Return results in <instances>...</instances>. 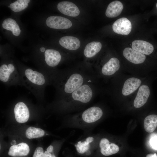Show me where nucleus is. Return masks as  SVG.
Instances as JSON below:
<instances>
[{"mask_svg": "<svg viewBox=\"0 0 157 157\" xmlns=\"http://www.w3.org/2000/svg\"><path fill=\"white\" fill-rule=\"evenodd\" d=\"M46 23L49 27L58 29H68L72 25L71 21L68 19L58 16H51L48 17Z\"/></svg>", "mask_w": 157, "mask_h": 157, "instance_id": "obj_1", "label": "nucleus"}, {"mask_svg": "<svg viewBox=\"0 0 157 157\" xmlns=\"http://www.w3.org/2000/svg\"><path fill=\"white\" fill-rule=\"evenodd\" d=\"M92 96V90L90 87L87 84L82 85L72 94V97L74 100L84 103L89 102Z\"/></svg>", "mask_w": 157, "mask_h": 157, "instance_id": "obj_2", "label": "nucleus"}, {"mask_svg": "<svg viewBox=\"0 0 157 157\" xmlns=\"http://www.w3.org/2000/svg\"><path fill=\"white\" fill-rule=\"evenodd\" d=\"M112 28L113 31L116 33L126 35L131 31V24L127 18L122 17L117 19L113 23Z\"/></svg>", "mask_w": 157, "mask_h": 157, "instance_id": "obj_3", "label": "nucleus"}, {"mask_svg": "<svg viewBox=\"0 0 157 157\" xmlns=\"http://www.w3.org/2000/svg\"><path fill=\"white\" fill-rule=\"evenodd\" d=\"M83 82L82 76L78 73L72 74L67 80L64 86V91L67 93H71L82 85Z\"/></svg>", "mask_w": 157, "mask_h": 157, "instance_id": "obj_4", "label": "nucleus"}, {"mask_svg": "<svg viewBox=\"0 0 157 157\" xmlns=\"http://www.w3.org/2000/svg\"><path fill=\"white\" fill-rule=\"evenodd\" d=\"M14 110L15 119L17 122L23 123L28 121L30 116L29 111L24 103H17L15 106Z\"/></svg>", "mask_w": 157, "mask_h": 157, "instance_id": "obj_5", "label": "nucleus"}, {"mask_svg": "<svg viewBox=\"0 0 157 157\" xmlns=\"http://www.w3.org/2000/svg\"><path fill=\"white\" fill-rule=\"evenodd\" d=\"M57 8L62 13L71 17H76L80 13L78 8L76 5L68 1L59 2L57 5Z\"/></svg>", "mask_w": 157, "mask_h": 157, "instance_id": "obj_6", "label": "nucleus"}, {"mask_svg": "<svg viewBox=\"0 0 157 157\" xmlns=\"http://www.w3.org/2000/svg\"><path fill=\"white\" fill-rule=\"evenodd\" d=\"M150 94L149 87L146 85H141L134 100L133 105L135 107L139 108L144 105L147 102Z\"/></svg>", "mask_w": 157, "mask_h": 157, "instance_id": "obj_7", "label": "nucleus"}, {"mask_svg": "<svg viewBox=\"0 0 157 157\" xmlns=\"http://www.w3.org/2000/svg\"><path fill=\"white\" fill-rule=\"evenodd\" d=\"M103 115L101 108L97 106H93L88 108L83 113L82 117L85 122L91 123L99 120Z\"/></svg>", "mask_w": 157, "mask_h": 157, "instance_id": "obj_8", "label": "nucleus"}, {"mask_svg": "<svg viewBox=\"0 0 157 157\" xmlns=\"http://www.w3.org/2000/svg\"><path fill=\"white\" fill-rule=\"evenodd\" d=\"M123 54L128 60L135 64L142 63L146 59L144 54L129 47L126 48L124 49Z\"/></svg>", "mask_w": 157, "mask_h": 157, "instance_id": "obj_9", "label": "nucleus"}, {"mask_svg": "<svg viewBox=\"0 0 157 157\" xmlns=\"http://www.w3.org/2000/svg\"><path fill=\"white\" fill-rule=\"evenodd\" d=\"M101 153L105 156H110L117 153L119 150L118 146L113 143H110L106 138L102 139L99 143Z\"/></svg>", "mask_w": 157, "mask_h": 157, "instance_id": "obj_10", "label": "nucleus"}, {"mask_svg": "<svg viewBox=\"0 0 157 157\" xmlns=\"http://www.w3.org/2000/svg\"><path fill=\"white\" fill-rule=\"evenodd\" d=\"M132 47L134 50L144 54L149 55L153 51V46L150 43L146 41L136 40L132 43Z\"/></svg>", "mask_w": 157, "mask_h": 157, "instance_id": "obj_11", "label": "nucleus"}, {"mask_svg": "<svg viewBox=\"0 0 157 157\" xmlns=\"http://www.w3.org/2000/svg\"><path fill=\"white\" fill-rule=\"evenodd\" d=\"M141 83L140 79L135 77H131L125 82L122 90L123 95H129L133 92L139 87Z\"/></svg>", "mask_w": 157, "mask_h": 157, "instance_id": "obj_12", "label": "nucleus"}, {"mask_svg": "<svg viewBox=\"0 0 157 157\" xmlns=\"http://www.w3.org/2000/svg\"><path fill=\"white\" fill-rule=\"evenodd\" d=\"M30 151L28 144L24 142L12 146L10 148L8 154L12 157H16L27 156Z\"/></svg>", "mask_w": 157, "mask_h": 157, "instance_id": "obj_13", "label": "nucleus"}, {"mask_svg": "<svg viewBox=\"0 0 157 157\" xmlns=\"http://www.w3.org/2000/svg\"><path fill=\"white\" fill-rule=\"evenodd\" d=\"M59 43L64 48L71 50H77L80 46V42L79 40L72 36H66L63 37L60 39Z\"/></svg>", "mask_w": 157, "mask_h": 157, "instance_id": "obj_14", "label": "nucleus"}, {"mask_svg": "<svg viewBox=\"0 0 157 157\" xmlns=\"http://www.w3.org/2000/svg\"><path fill=\"white\" fill-rule=\"evenodd\" d=\"M45 61L49 66L54 67L57 66L61 60V56L58 51L51 49H47L44 53Z\"/></svg>", "mask_w": 157, "mask_h": 157, "instance_id": "obj_15", "label": "nucleus"}, {"mask_svg": "<svg viewBox=\"0 0 157 157\" xmlns=\"http://www.w3.org/2000/svg\"><path fill=\"white\" fill-rule=\"evenodd\" d=\"M119 67V60L115 57L112 58L103 66L101 72L105 76L111 75L117 71Z\"/></svg>", "mask_w": 157, "mask_h": 157, "instance_id": "obj_16", "label": "nucleus"}, {"mask_svg": "<svg viewBox=\"0 0 157 157\" xmlns=\"http://www.w3.org/2000/svg\"><path fill=\"white\" fill-rule=\"evenodd\" d=\"M24 74L27 79L34 84L41 85L45 83V80L44 75L39 72L28 68L25 70Z\"/></svg>", "mask_w": 157, "mask_h": 157, "instance_id": "obj_17", "label": "nucleus"}, {"mask_svg": "<svg viewBox=\"0 0 157 157\" xmlns=\"http://www.w3.org/2000/svg\"><path fill=\"white\" fill-rule=\"evenodd\" d=\"M123 8V5L121 2L118 1H113L108 5L106 11V15L109 18L117 17L121 13Z\"/></svg>", "mask_w": 157, "mask_h": 157, "instance_id": "obj_18", "label": "nucleus"}, {"mask_svg": "<svg viewBox=\"0 0 157 157\" xmlns=\"http://www.w3.org/2000/svg\"><path fill=\"white\" fill-rule=\"evenodd\" d=\"M101 47L102 45L100 42H92L86 45L84 51V55L88 58L93 57L100 51Z\"/></svg>", "mask_w": 157, "mask_h": 157, "instance_id": "obj_19", "label": "nucleus"}, {"mask_svg": "<svg viewBox=\"0 0 157 157\" xmlns=\"http://www.w3.org/2000/svg\"><path fill=\"white\" fill-rule=\"evenodd\" d=\"M3 28L6 30L11 31L13 34L18 36L21 33L19 26L15 21L11 18H8L5 19L3 22Z\"/></svg>", "mask_w": 157, "mask_h": 157, "instance_id": "obj_20", "label": "nucleus"}, {"mask_svg": "<svg viewBox=\"0 0 157 157\" xmlns=\"http://www.w3.org/2000/svg\"><path fill=\"white\" fill-rule=\"evenodd\" d=\"M15 70L13 65L10 63L8 65L3 64L0 67V80L3 82H6L9 80L11 75Z\"/></svg>", "mask_w": 157, "mask_h": 157, "instance_id": "obj_21", "label": "nucleus"}, {"mask_svg": "<svg viewBox=\"0 0 157 157\" xmlns=\"http://www.w3.org/2000/svg\"><path fill=\"white\" fill-rule=\"evenodd\" d=\"M93 140V137H89L87 138L85 141L84 142H78L77 144L75 145L77 152L81 154H85L87 156L90 155L91 152L89 150L90 147L89 144L92 142Z\"/></svg>", "mask_w": 157, "mask_h": 157, "instance_id": "obj_22", "label": "nucleus"}, {"mask_svg": "<svg viewBox=\"0 0 157 157\" xmlns=\"http://www.w3.org/2000/svg\"><path fill=\"white\" fill-rule=\"evenodd\" d=\"M144 126L147 132H153L157 126V115H151L146 117L144 120Z\"/></svg>", "mask_w": 157, "mask_h": 157, "instance_id": "obj_23", "label": "nucleus"}, {"mask_svg": "<svg viewBox=\"0 0 157 157\" xmlns=\"http://www.w3.org/2000/svg\"><path fill=\"white\" fill-rule=\"evenodd\" d=\"M44 133V131L43 129L40 128L31 126L26 129L25 134L27 138L30 139L42 137Z\"/></svg>", "mask_w": 157, "mask_h": 157, "instance_id": "obj_24", "label": "nucleus"}, {"mask_svg": "<svg viewBox=\"0 0 157 157\" xmlns=\"http://www.w3.org/2000/svg\"><path fill=\"white\" fill-rule=\"evenodd\" d=\"M30 1V0H18L11 3L10 8L15 12H19L25 9Z\"/></svg>", "mask_w": 157, "mask_h": 157, "instance_id": "obj_25", "label": "nucleus"}, {"mask_svg": "<svg viewBox=\"0 0 157 157\" xmlns=\"http://www.w3.org/2000/svg\"><path fill=\"white\" fill-rule=\"evenodd\" d=\"M33 157H44L43 148L41 147H37L35 151Z\"/></svg>", "mask_w": 157, "mask_h": 157, "instance_id": "obj_26", "label": "nucleus"}, {"mask_svg": "<svg viewBox=\"0 0 157 157\" xmlns=\"http://www.w3.org/2000/svg\"><path fill=\"white\" fill-rule=\"evenodd\" d=\"M150 144L153 148L157 149V136L153 137L151 139Z\"/></svg>", "mask_w": 157, "mask_h": 157, "instance_id": "obj_27", "label": "nucleus"}, {"mask_svg": "<svg viewBox=\"0 0 157 157\" xmlns=\"http://www.w3.org/2000/svg\"><path fill=\"white\" fill-rule=\"evenodd\" d=\"M44 157H56L53 152L50 153L47 151L44 152Z\"/></svg>", "mask_w": 157, "mask_h": 157, "instance_id": "obj_28", "label": "nucleus"}, {"mask_svg": "<svg viewBox=\"0 0 157 157\" xmlns=\"http://www.w3.org/2000/svg\"><path fill=\"white\" fill-rule=\"evenodd\" d=\"M47 151L50 153L53 152V146L52 145L49 146L47 148Z\"/></svg>", "mask_w": 157, "mask_h": 157, "instance_id": "obj_29", "label": "nucleus"}, {"mask_svg": "<svg viewBox=\"0 0 157 157\" xmlns=\"http://www.w3.org/2000/svg\"><path fill=\"white\" fill-rule=\"evenodd\" d=\"M146 157H157V155L156 153L149 154L146 155Z\"/></svg>", "mask_w": 157, "mask_h": 157, "instance_id": "obj_30", "label": "nucleus"}, {"mask_svg": "<svg viewBox=\"0 0 157 157\" xmlns=\"http://www.w3.org/2000/svg\"><path fill=\"white\" fill-rule=\"evenodd\" d=\"M40 50L42 52H44L45 51V49L44 47H42L40 48Z\"/></svg>", "mask_w": 157, "mask_h": 157, "instance_id": "obj_31", "label": "nucleus"}, {"mask_svg": "<svg viewBox=\"0 0 157 157\" xmlns=\"http://www.w3.org/2000/svg\"><path fill=\"white\" fill-rule=\"evenodd\" d=\"M8 7L9 8H10V6H8Z\"/></svg>", "mask_w": 157, "mask_h": 157, "instance_id": "obj_32", "label": "nucleus"}]
</instances>
